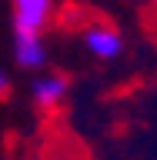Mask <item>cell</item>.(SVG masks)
I'll return each instance as SVG.
<instances>
[{
    "mask_svg": "<svg viewBox=\"0 0 157 160\" xmlns=\"http://www.w3.org/2000/svg\"><path fill=\"white\" fill-rule=\"evenodd\" d=\"M13 33H47L57 17V0H7Z\"/></svg>",
    "mask_w": 157,
    "mask_h": 160,
    "instance_id": "obj_2",
    "label": "cell"
},
{
    "mask_svg": "<svg viewBox=\"0 0 157 160\" xmlns=\"http://www.w3.org/2000/svg\"><path fill=\"white\" fill-rule=\"evenodd\" d=\"M10 53H13V63L20 70H47L50 63V43L47 33H13L10 37Z\"/></svg>",
    "mask_w": 157,
    "mask_h": 160,
    "instance_id": "obj_4",
    "label": "cell"
},
{
    "mask_svg": "<svg viewBox=\"0 0 157 160\" xmlns=\"http://www.w3.org/2000/svg\"><path fill=\"white\" fill-rule=\"evenodd\" d=\"M70 97V80L57 70H37L30 77V103L44 113H54L67 103Z\"/></svg>",
    "mask_w": 157,
    "mask_h": 160,
    "instance_id": "obj_3",
    "label": "cell"
},
{
    "mask_svg": "<svg viewBox=\"0 0 157 160\" xmlns=\"http://www.w3.org/2000/svg\"><path fill=\"white\" fill-rule=\"evenodd\" d=\"M10 87H13V83H10V73L0 67V100H3V97H10Z\"/></svg>",
    "mask_w": 157,
    "mask_h": 160,
    "instance_id": "obj_5",
    "label": "cell"
},
{
    "mask_svg": "<svg viewBox=\"0 0 157 160\" xmlns=\"http://www.w3.org/2000/svg\"><path fill=\"white\" fill-rule=\"evenodd\" d=\"M80 50L97 63H117L127 50V37L110 20H87L80 27Z\"/></svg>",
    "mask_w": 157,
    "mask_h": 160,
    "instance_id": "obj_1",
    "label": "cell"
}]
</instances>
